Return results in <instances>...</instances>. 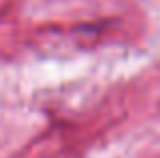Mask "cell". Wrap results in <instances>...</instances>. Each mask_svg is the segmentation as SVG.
<instances>
[]
</instances>
